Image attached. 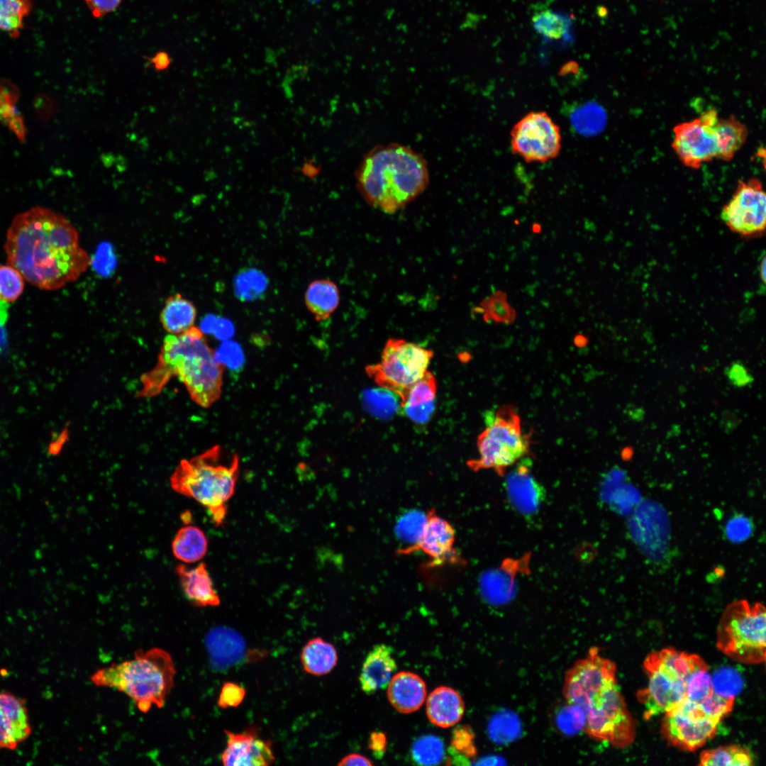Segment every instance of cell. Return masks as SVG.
Returning a JSON list of instances; mask_svg holds the SVG:
<instances>
[{"mask_svg":"<svg viewBox=\"0 0 766 766\" xmlns=\"http://www.w3.org/2000/svg\"><path fill=\"white\" fill-rule=\"evenodd\" d=\"M487 322L511 324L516 318V311L508 301L507 294L502 290L495 291L484 299L477 306Z\"/></svg>","mask_w":766,"mask_h":766,"instance_id":"cell-31","label":"cell"},{"mask_svg":"<svg viewBox=\"0 0 766 766\" xmlns=\"http://www.w3.org/2000/svg\"><path fill=\"white\" fill-rule=\"evenodd\" d=\"M433 356L431 350L392 338L386 342L380 362L367 366L365 370L377 385L400 398L424 375Z\"/></svg>","mask_w":766,"mask_h":766,"instance_id":"cell-10","label":"cell"},{"mask_svg":"<svg viewBox=\"0 0 766 766\" xmlns=\"http://www.w3.org/2000/svg\"><path fill=\"white\" fill-rule=\"evenodd\" d=\"M172 550L179 560L193 563L201 560L206 554L208 540L199 527L187 525L177 531L172 543Z\"/></svg>","mask_w":766,"mask_h":766,"instance_id":"cell-28","label":"cell"},{"mask_svg":"<svg viewBox=\"0 0 766 766\" xmlns=\"http://www.w3.org/2000/svg\"><path fill=\"white\" fill-rule=\"evenodd\" d=\"M516 463L504 482L507 495L518 511L533 514L544 499V489L531 474L529 459L524 457Z\"/></svg>","mask_w":766,"mask_h":766,"instance_id":"cell-17","label":"cell"},{"mask_svg":"<svg viewBox=\"0 0 766 766\" xmlns=\"http://www.w3.org/2000/svg\"><path fill=\"white\" fill-rule=\"evenodd\" d=\"M356 178L357 189L368 204L394 213L426 190L429 171L421 154L390 143L376 146L365 155Z\"/></svg>","mask_w":766,"mask_h":766,"instance_id":"cell-4","label":"cell"},{"mask_svg":"<svg viewBox=\"0 0 766 766\" xmlns=\"http://www.w3.org/2000/svg\"><path fill=\"white\" fill-rule=\"evenodd\" d=\"M766 612L764 605L746 600L731 603L723 611L716 631V645L726 655L744 664L765 660Z\"/></svg>","mask_w":766,"mask_h":766,"instance_id":"cell-8","label":"cell"},{"mask_svg":"<svg viewBox=\"0 0 766 766\" xmlns=\"http://www.w3.org/2000/svg\"><path fill=\"white\" fill-rule=\"evenodd\" d=\"M719 723L707 716L699 702L685 699L665 713L662 733L670 745L693 751L715 736Z\"/></svg>","mask_w":766,"mask_h":766,"instance_id":"cell-13","label":"cell"},{"mask_svg":"<svg viewBox=\"0 0 766 766\" xmlns=\"http://www.w3.org/2000/svg\"><path fill=\"white\" fill-rule=\"evenodd\" d=\"M304 300L307 309L316 319L324 321L331 316L339 305V289L331 280H314L307 287Z\"/></svg>","mask_w":766,"mask_h":766,"instance_id":"cell-25","label":"cell"},{"mask_svg":"<svg viewBox=\"0 0 766 766\" xmlns=\"http://www.w3.org/2000/svg\"><path fill=\"white\" fill-rule=\"evenodd\" d=\"M616 672L615 663L592 647L567 670L562 694L567 703L583 711L584 731L591 738L624 748L634 741L635 723L618 687Z\"/></svg>","mask_w":766,"mask_h":766,"instance_id":"cell-2","label":"cell"},{"mask_svg":"<svg viewBox=\"0 0 766 766\" xmlns=\"http://www.w3.org/2000/svg\"><path fill=\"white\" fill-rule=\"evenodd\" d=\"M717 145V159L728 161L742 148L748 137L746 126L731 115L727 118L718 117L714 125Z\"/></svg>","mask_w":766,"mask_h":766,"instance_id":"cell-27","label":"cell"},{"mask_svg":"<svg viewBox=\"0 0 766 766\" xmlns=\"http://www.w3.org/2000/svg\"><path fill=\"white\" fill-rule=\"evenodd\" d=\"M718 118L715 109L705 111L698 118L674 127L672 147L683 165L699 169L717 159L714 125Z\"/></svg>","mask_w":766,"mask_h":766,"instance_id":"cell-14","label":"cell"},{"mask_svg":"<svg viewBox=\"0 0 766 766\" xmlns=\"http://www.w3.org/2000/svg\"><path fill=\"white\" fill-rule=\"evenodd\" d=\"M518 721L514 715L501 714L495 716L489 725V734L495 742L512 740L517 735Z\"/></svg>","mask_w":766,"mask_h":766,"instance_id":"cell-42","label":"cell"},{"mask_svg":"<svg viewBox=\"0 0 766 766\" xmlns=\"http://www.w3.org/2000/svg\"><path fill=\"white\" fill-rule=\"evenodd\" d=\"M223 373V367L216 360L203 331L194 326L165 337L157 365L142 377L140 395L158 394L170 378L177 376L192 400L208 408L221 396Z\"/></svg>","mask_w":766,"mask_h":766,"instance_id":"cell-3","label":"cell"},{"mask_svg":"<svg viewBox=\"0 0 766 766\" xmlns=\"http://www.w3.org/2000/svg\"><path fill=\"white\" fill-rule=\"evenodd\" d=\"M714 692L712 678L706 663L699 656L685 687V699L700 702Z\"/></svg>","mask_w":766,"mask_h":766,"instance_id":"cell-35","label":"cell"},{"mask_svg":"<svg viewBox=\"0 0 766 766\" xmlns=\"http://www.w3.org/2000/svg\"><path fill=\"white\" fill-rule=\"evenodd\" d=\"M436 392L435 378L430 371L427 370L424 375L400 397V409L433 404Z\"/></svg>","mask_w":766,"mask_h":766,"instance_id":"cell-33","label":"cell"},{"mask_svg":"<svg viewBox=\"0 0 766 766\" xmlns=\"http://www.w3.org/2000/svg\"><path fill=\"white\" fill-rule=\"evenodd\" d=\"M86 3L96 17L114 10L121 0H85Z\"/></svg>","mask_w":766,"mask_h":766,"instance_id":"cell-51","label":"cell"},{"mask_svg":"<svg viewBox=\"0 0 766 766\" xmlns=\"http://www.w3.org/2000/svg\"><path fill=\"white\" fill-rule=\"evenodd\" d=\"M4 324L0 323V345L5 340V331H4Z\"/></svg>","mask_w":766,"mask_h":766,"instance_id":"cell-57","label":"cell"},{"mask_svg":"<svg viewBox=\"0 0 766 766\" xmlns=\"http://www.w3.org/2000/svg\"><path fill=\"white\" fill-rule=\"evenodd\" d=\"M411 421L416 423H425L435 410V403L422 406L408 407L401 409Z\"/></svg>","mask_w":766,"mask_h":766,"instance_id":"cell-49","label":"cell"},{"mask_svg":"<svg viewBox=\"0 0 766 766\" xmlns=\"http://www.w3.org/2000/svg\"><path fill=\"white\" fill-rule=\"evenodd\" d=\"M176 572L183 592L194 604L201 607L219 605V596L205 563L201 562L194 568L180 564L176 567Z\"/></svg>","mask_w":766,"mask_h":766,"instance_id":"cell-23","label":"cell"},{"mask_svg":"<svg viewBox=\"0 0 766 766\" xmlns=\"http://www.w3.org/2000/svg\"><path fill=\"white\" fill-rule=\"evenodd\" d=\"M338 659L334 645L319 637L309 640L301 653L304 670L315 676L329 673L336 666Z\"/></svg>","mask_w":766,"mask_h":766,"instance_id":"cell-26","label":"cell"},{"mask_svg":"<svg viewBox=\"0 0 766 766\" xmlns=\"http://www.w3.org/2000/svg\"><path fill=\"white\" fill-rule=\"evenodd\" d=\"M735 698L727 697L716 692L699 702L707 716L719 721L733 709Z\"/></svg>","mask_w":766,"mask_h":766,"instance_id":"cell-44","label":"cell"},{"mask_svg":"<svg viewBox=\"0 0 766 766\" xmlns=\"http://www.w3.org/2000/svg\"><path fill=\"white\" fill-rule=\"evenodd\" d=\"M454 541L455 532L452 526L434 511H430L413 552L423 551L435 565L455 562L457 556L453 548Z\"/></svg>","mask_w":766,"mask_h":766,"instance_id":"cell-18","label":"cell"},{"mask_svg":"<svg viewBox=\"0 0 766 766\" xmlns=\"http://www.w3.org/2000/svg\"><path fill=\"white\" fill-rule=\"evenodd\" d=\"M24 289V278L13 267L0 265V299L6 303L14 302Z\"/></svg>","mask_w":766,"mask_h":766,"instance_id":"cell-39","label":"cell"},{"mask_svg":"<svg viewBox=\"0 0 766 766\" xmlns=\"http://www.w3.org/2000/svg\"><path fill=\"white\" fill-rule=\"evenodd\" d=\"M205 644L210 662L216 670H226L238 664L246 653L243 637L226 626H217L209 631Z\"/></svg>","mask_w":766,"mask_h":766,"instance_id":"cell-19","label":"cell"},{"mask_svg":"<svg viewBox=\"0 0 766 766\" xmlns=\"http://www.w3.org/2000/svg\"><path fill=\"white\" fill-rule=\"evenodd\" d=\"M714 692L727 697L735 698L742 686L739 675L731 670H723L712 679Z\"/></svg>","mask_w":766,"mask_h":766,"instance_id":"cell-43","label":"cell"},{"mask_svg":"<svg viewBox=\"0 0 766 766\" xmlns=\"http://www.w3.org/2000/svg\"><path fill=\"white\" fill-rule=\"evenodd\" d=\"M196 314L194 304L177 293L166 299L160 313V321L170 334H178L194 326Z\"/></svg>","mask_w":766,"mask_h":766,"instance_id":"cell-24","label":"cell"},{"mask_svg":"<svg viewBox=\"0 0 766 766\" xmlns=\"http://www.w3.org/2000/svg\"><path fill=\"white\" fill-rule=\"evenodd\" d=\"M555 721L560 731L567 736L584 731L586 724L583 711L579 706L567 702L557 713Z\"/></svg>","mask_w":766,"mask_h":766,"instance_id":"cell-40","label":"cell"},{"mask_svg":"<svg viewBox=\"0 0 766 766\" xmlns=\"http://www.w3.org/2000/svg\"><path fill=\"white\" fill-rule=\"evenodd\" d=\"M760 278L765 282V259L763 257L760 266Z\"/></svg>","mask_w":766,"mask_h":766,"instance_id":"cell-56","label":"cell"},{"mask_svg":"<svg viewBox=\"0 0 766 766\" xmlns=\"http://www.w3.org/2000/svg\"><path fill=\"white\" fill-rule=\"evenodd\" d=\"M31 9L30 0H0V30L17 38Z\"/></svg>","mask_w":766,"mask_h":766,"instance_id":"cell-30","label":"cell"},{"mask_svg":"<svg viewBox=\"0 0 766 766\" xmlns=\"http://www.w3.org/2000/svg\"><path fill=\"white\" fill-rule=\"evenodd\" d=\"M4 250L7 264L45 290L59 289L76 281L91 264L74 225L60 213L41 206L13 218Z\"/></svg>","mask_w":766,"mask_h":766,"instance_id":"cell-1","label":"cell"},{"mask_svg":"<svg viewBox=\"0 0 766 766\" xmlns=\"http://www.w3.org/2000/svg\"><path fill=\"white\" fill-rule=\"evenodd\" d=\"M387 698L391 705L401 714L419 709L426 699L424 680L418 675L401 671L392 676L387 687Z\"/></svg>","mask_w":766,"mask_h":766,"instance_id":"cell-21","label":"cell"},{"mask_svg":"<svg viewBox=\"0 0 766 766\" xmlns=\"http://www.w3.org/2000/svg\"><path fill=\"white\" fill-rule=\"evenodd\" d=\"M396 393L382 388L365 391L363 402L369 411L379 418H388L400 409V398Z\"/></svg>","mask_w":766,"mask_h":766,"instance_id":"cell-36","label":"cell"},{"mask_svg":"<svg viewBox=\"0 0 766 766\" xmlns=\"http://www.w3.org/2000/svg\"><path fill=\"white\" fill-rule=\"evenodd\" d=\"M753 524L748 518L737 515L730 518L726 525V535L733 543L748 539L753 532Z\"/></svg>","mask_w":766,"mask_h":766,"instance_id":"cell-45","label":"cell"},{"mask_svg":"<svg viewBox=\"0 0 766 766\" xmlns=\"http://www.w3.org/2000/svg\"><path fill=\"white\" fill-rule=\"evenodd\" d=\"M721 217L728 228L743 238L760 237L766 226V196L757 178L740 180Z\"/></svg>","mask_w":766,"mask_h":766,"instance_id":"cell-12","label":"cell"},{"mask_svg":"<svg viewBox=\"0 0 766 766\" xmlns=\"http://www.w3.org/2000/svg\"><path fill=\"white\" fill-rule=\"evenodd\" d=\"M32 733L26 704L23 699L0 691V748L14 750Z\"/></svg>","mask_w":766,"mask_h":766,"instance_id":"cell-16","label":"cell"},{"mask_svg":"<svg viewBox=\"0 0 766 766\" xmlns=\"http://www.w3.org/2000/svg\"><path fill=\"white\" fill-rule=\"evenodd\" d=\"M533 24L539 34L554 40L561 38L568 28L566 18L551 11H543L534 15Z\"/></svg>","mask_w":766,"mask_h":766,"instance_id":"cell-37","label":"cell"},{"mask_svg":"<svg viewBox=\"0 0 766 766\" xmlns=\"http://www.w3.org/2000/svg\"><path fill=\"white\" fill-rule=\"evenodd\" d=\"M596 113V110L594 107H590V105L585 107L584 106L581 107V109L575 113V116L573 118L574 126L580 131H585L586 132H589L591 130L589 124H592V126L595 129V126L593 124L596 121L594 119L595 116H596V114H595Z\"/></svg>","mask_w":766,"mask_h":766,"instance_id":"cell-48","label":"cell"},{"mask_svg":"<svg viewBox=\"0 0 766 766\" xmlns=\"http://www.w3.org/2000/svg\"><path fill=\"white\" fill-rule=\"evenodd\" d=\"M175 667L170 655L154 648L137 650L133 659L112 664L91 677L97 687L114 688L131 698L142 712L162 708L174 686Z\"/></svg>","mask_w":766,"mask_h":766,"instance_id":"cell-6","label":"cell"},{"mask_svg":"<svg viewBox=\"0 0 766 766\" xmlns=\"http://www.w3.org/2000/svg\"><path fill=\"white\" fill-rule=\"evenodd\" d=\"M226 747L221 760L226 766H266L275 761L269 740L260 737L258 731L250 727L243 732L226 730Z\"/></svg>","mask_w":766,"mask_h":766,"instance_id":"cell-15","label":"cell"},{"mask_svg":"<svg viewBox=\"0 0 766 766\" xmlns=\"http://www.w3.org/2000/svg\"><path fill=\"white\" fill-rule=\"evenodd\" d=\"M474 733L472 728L467 726H458L452 733L449 754L453 760L464 761L467 758L472 757L476 754V748L474 743Z\"/></svg>","mask_w":766,"mask_h":766,"instance_id":"cell-38","label":"cell"},{"mask_svg":"<svg viewBox=\"0 0 766 766\" xmlns=\"http://www.w3.org/2000/svg\"><path fill=\"white\" fill-rule=\"evenodd\" d=\"M531 228H532V232L533 233H540V231H541L542 227H541V226L540 224L535 223V224L533 225Z\"/></svg>","mask_w":766,"mask_h":766,"instance_id":"cell-58","label":"cell"},{"mask_svg":"<svg viewBox=\"0 0 766 766\" xmlns=\"http://www.w3.org/2000/svg\"><path fill=\"white\" fill-rule=\"evenodd\" d=\"M238 472V455H225L222 448L216 445L190 460H182L170 477V485L176 492L206 508L213 524L219 526L226 518Z\"/></svg>","mask_w":766,"mask_h":766,"instance_id":"cell-5","label":"cell"},{"mask_svg":"<svg viewBox=\"0 0 766 766\" xmlns=\"http://www.w3.org/2000/svg\"><path fill=\"white\" fill-rule=\"evenodd\" d=\"M368 748L375 757L382 758L384 755L387 749V736L385 733L380 731L372 732L368 739Z\"/></svg>","mask_w":766,"mask_h":766,"instance_id":"cell-50","label":"cell"},{"mask_svg":"<svg viewBox=\"0 0 766 766\" xmlns=\"http://www.w3.org/2000/svg\"><path fill=\"white\" fill-rule=\"evenodd\" d=\"M266 287L265 277L256 270L241 273L235 281L236 294L244 299L256 298Z\"/></svg>","mask_w":766,"mask_h":766,"instance_id":"cell-41","label":"cell"},{"mask_svg":"<svg viewBox=\"0 0 766 766\" xmlns=\"http://www.w3.org/2000/svg\"><path fill=\"white\" fill-rule=\"evenodd\" d=\"M372 765L373 764L370 762V760L368 758H367L365 756H364V755H362L361 754H358V753L348 754V755H345V757H343L339 761V762L338 763V765H341V766H343V765H346V766H353V765H357H357H361V766L367 765V766H368L369 765V766H370V765Z\"/></svg>","mask_w":766,"mask_h":766,"instance_id":"cell-53","label":"cell"},{"mask_svg":"<svg viewBox=\"0 0 766 766\" xmlns=\"http://www.w3.org/2000/svg\"><path fill=\"white\" fill-rule=\"evenodd\" d=\"M698 655L667 648L645 658L648 686L637 693L646 719L675 708L685 699V687Z\"/></svg>","mask_w":766,"mask_h":766,"instance_id":"cell-7","label":"cell"},{"mask_svg":"<svg viewBox=\"0 0 766 766\" xmlns=\"http://www.w3.org/2000/svg\"><path fill=\"white\" fill-rule=\"evenodd\" d=\"M306 1H307L308 2H309L311 4H316L319 1V0H306Z\"/></svg>","mask_w":766,"mask_h":766,"instance_id":"cell-59","label":"cell"},{"mask_svg":"<svg viewBox=\"0 0 766 766\" xmlns=\"http://www.w3.org/2000/svg\"><path fill=\"white\" fill-rule=\"evenodd\" d=\"M396 668L392 648L383 643L374 645L361 669L359 679L362 690L370 695L387 688Z\"/></svg>","mask_w":766,"mask_h":766,"instance_id":"cell-20","label":"cell"},{"mask_svg":"<svg viewBox=\"0 0 766 766\" xmlns=\"http://www.w3.org/2000/svg\"><path fill=\"white\" fill-rule=\"evenodd\" d=\"M7 303L0 299V323L5 324L7 319Z\"/></svg>","mask_w":766,"mask_h":766,"instance_id":"cell-55","label":"cell"},{"mask_svg":"<svg viewBox=\"0 0 766 766\" xmlns=\"http://www.w3.org/2000/svg\"><path fill=\"white\" fill-rule=\"evenodd\" d=\"M720 423L721 428L726 433H731L738 428L741 423V420L734 412L725 410L721 413Z\"/></svg>","mask_w":766,"mask_h":766,"instance_id":"cell-52","label":"cell"},{"mask_svg":"<svg viewBox=\"0 0 766 766\" xmlns=\"http://www.w3.org/2000/svg\"><path fill=\"white\" fill-rule=\"evenodd\" d=\"M427 519V514L420 511H409L403 514L396 525V533L405 545L400 550L401 553L409 554L417 544L423 530Z\"/></svg>","mask_w":766,"mask_h":766,"instance_id":"cell-32","label":"cell"},{"mask_svg":"<svg viewBox=\"0 0 766 766\" xmlns=\"http://www.w3.org/2000/svg\"><path fill=\"white\" fill-rule=\"evenodd\" d=\"M484 419L485 428L477 441L479 457L467 463L472 470L501 471L526 456L528 438L522 432L518 416L511 409L487 411Z\"/></svg>","mask_w":766,"mask_h":766,"instance_id":"cell-9","label":"cell"},{"mask_svg":"<svg viewBox=\"0 0 766 766\" xmlns=\"http://www.w3.org/2000/svg\"><path fill=\"white\" fill-rule=\"evenodd\" d=\"M699 765H752L750 751L742 746L729 745L704 750L699 756Z\"/></svg>","mask_w":766,"mask_h":766,"instance_id":"cell-29","label":"cell"},{"mask_svg":"<svg viewBox=\"0 0 766 766\" xmlns=\"http://www.w3.org/2000/svg\"><path fill=\"white\" fill-rule=\"evenodd\" d=\"M152 62L157 70H165L170 65V59L165 53H159L152 59Z\"/></svg>","mask_w":766,"mask_h":766,"instance_id":"cell-54","label":"cell"},{"mask_svg":"<svg viewBox=\"0 0 766 766\" xmlns=\"http://www.w3.org/2000/svg\"><path fill=\"white\" fill-rule=\"evenodd\" d=\"M426 711L433 724L446 728L456 725L462 719L465 703L457 691L450 687L440 686L427 697Z\"/></svg>","mask_w":766,"mask_h":766,"instance_id":"cell-22","label":"cell"},{"mask_svg":"<svg viewBox=\"0 0 766 766\" xmlns=\"http://www.w3.org/2000/svg\"><path fill=\"white\" fill-rule=\"evenodd\" d=\"M411 755L412 760L418 765H438L445 757V745L436 736L423 735L413 743Z\"/></svg>","mask_w":766,"mask_h":766,"instance_id":"cell-34","label":"cell"},{"mask_svg":"<svg viewBox=\"0 0 766 766\" xmlns=\"http://www.w3.org/2000/svg\"><path fill=\"white\" fill-rule=\"evenodd\" d=\"M729 382L738 388L745 387L753 383V377L745 365L739 361L733 362L725 369Z\"/></svg>","mask_w":766,"mask_h":766,"instance_id":"cell-47","label":"cell"},{"mask_svg":"<svg viewBox=\"0 0 766 766\" xmlns=\"http://www.w3.org/2000/svg\"><path fill=\"white\" fill-rule=\"evenodd\" d=\"M245 694V689L240 685L226 682L221 687L217 704L221 709L237 707L244 700Z\"/></svg>","mask_w":766,"mask_h":766,"instance_id":"cell-46","label":"cell"},{"mask_svg":"<svg viewBox=\"0 0 766 766\" xmlns=\"http://www.w3.org/2000/svg\"><path fill=\"white\" fill-rule=\"evenodd\" d=\"M561 143L559 126L545 111L527 113L511 131L513 153L527 162H546L555 158Z\"/></svg>","mask_w":766,"mask_h":766,"instance_id":"cell-11","label":"cell"}]
</instances>
